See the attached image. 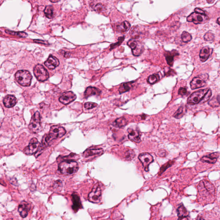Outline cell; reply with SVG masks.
I'll use <instances>...</instances> for the list:
<instances>
[{
	"instance_id": "cell-1",
	"label": "cell",
	"mask_w": 220,
	"mask_h": 220,
	"mask_svg": "<svg viewBox=\"0 0 220 220\" xmlns=\"http://www.w3.org/2000/svg\"><path fill=\"white\" fill-rule=\"evenodd\" d=\"M66 132L65 129L63 127L59 126L51 127L49 133L43 137L41 143L40 144L38 150L35 153V157H38L42 153L44 150L52 143L54 140L62 137L65 134Z\"/></svg>"
},
{
	"instance_id": "cell-2",
	"label": "cell",
	"mask_w": 220,
	"mask_h": 220,
	"mask_svg": "<svg viewBox=\"0 0 220 220\" xmlns=\"http://www.w3.org/2000/svg\"><path fill=\"white\" fill-rule=\"evenodd\" d=\"M198 189L200 197L206 199L208 202H210L215 195V190L214 185L206 180H202L200 182Z\"/></svg>"
},
{
	"instance_id": "cell-3",
	"label": "cell",
	"mask_w": 220,
	"mask_h": 220,
	"mask_svg": "<svg viewBox=\"0 0 220 220\" xmlns=\"http://www.w3.org/2000/svg\"><path fill=\"white\" fill-rule=\"evenodd\" d=\"M79 166L76 161L72 160H65L61 162L59 165V169L60 172L65 175H71L76 173L78 171Z\"/></svg>"
},
{
	"instance_id": "cell-4",
	"label": "cell",
	"mask_w": 220,
	"mask_h": 220,
	"mask_svg": "<svg viewBox=\"0 0 220 220\" xmlns=\"http://www.w3.org/2000/svg\"><path fill=\"white\" fill-rule=\"evenodd\" d=\"M15 78L22 86L28 87L31 84L32 76L29 71L19 70L15 74Z\"/></svg>"
},
{
	"instance_id": "cell-5",
	"label": "cell",
	"mask_w": 220,
	"mask_h": 220,
	"mask_svg": "<svg viewBox=\"0 0 220 220\" xmlns=\"http://www.w3.org/2000/svg\"><path fill=\"white\" fill-rule=\"evenodd\" d=\"M209 89L210 88H208L200 89L198 91L193 92L187 99V103L192 105L199 104L203 99L204 97Z\"/></svg>"
},
{
	"instance_id": "cell-6",
	"label": "cell",
	"mask_w": 220,
	"mask_h": 220,
	"mask_svg": "<svg viewBox=\"0 0 220 220\" xmlns=\"http://www.w3.org/2000/svg\"><path fill=\"white\" fill-rule=\"evenodd\" d=\"M29 129L33 133H38L41 131V116L39 112H37L32 116L29 125Z\"/></svg>"
},
{
	"instance_id": "cell-7",
	"label": "cell",
	"mask_w": 220,
	"mask_h": 220,
	"mask_svg": "<svg viewBox=\"0 0 220 220\" xmlns=\"http://www.w3.org/2000/svg\"><path fill=\"white\" fill-rule=\"evenodd\" d=\"M34 73L37 80L40 81H45L49 77V73L41 65L38 64L35 66L34 69Z\"/></svg>"
},
{
	"instance_id": "cell-8",
	"label": "cell",
	"mask_w": 220,
	"mask_h": 220,
	"mask_svg": "<svg viewBox=\"0 0 220 220\" xmlns=\"http://www.w3.org/2000/svg\"><path fill=\"white\" fill-rule=\"evenodd\" d=\"M102 198V190L99 184H96L94 186L92 191L88 195V200L92 203L100 202Z\"/></svg>"
},
{
	"instance_id": "cell-9",
	"label": "cell",
	"mask_w": 220,
	"mask_h": 220,
	"mask_svg": "<svg viewBox=\"0 0 220 220\" xmlns=\"http://www.w3.org/2000/svg\"><path fill=\"white\" fill-rule=\"evenodd\" d=\"M209 19L206 14H201L196 12L192 13L187 17V21L189 22H193L195 24L205 23Z\"/></svg>"
},
{
	"instance_id": "cell-10",
	"label": "cell",
	"mask_w": 220,
	"mask_h": 220,
	"mask_svg": "<svg viewBox=\"0 0 220 220\" xmlns=\"http://www.w3.org/2000/svg\"><path fill=\"white\" fill-rule=\"evenodd\" d=\"M40 144V143L38 142L37 139L35 138H32V139L30 140L29 145L24 150V153L27 155H32L35 154L38 150Z\"/></svg>"
},
{
	"instance_id": "cell-11",
	"label": "cell",
	"mask_w": 220,
	"mask_h": 220,
	"mask_svg": "<svg viewBox=\"0 0 220 220\" xmlns=\"http://www.w3.org/2000/svg\"><path fill=\"white\" fill-rule=\"evenodd\" d=\"M127 131L129 133L128 137L131 141L137 143H140L141 142V133L138 127H129Z\"/></svg>"
},
{
	"instance_id": "cell-12",
	"label": "cell",
	"mask_w": 220,
	"mask_h": 220,
	"mask_svg": "<svg viewBox=\"0 0 220 220\" xmlns=\"http://www.w3.org/2000/svg\"><path fill=\"white\" fill-rule=\"evenodd\" d=\"M139 159L143 165L145 171H149V166L154 161V158L151 154L148 153H144L140 154Z\"/></svg>"
},
{
	"instance_id": "cell-13",
	"label": "cell",
	"mask_w": 220,
	"mask_h": 220,
	"mask_svg": "<svg viewBox=\"0 0 220 220\" xmlns=\"http://www.w3.org/2000/svg\"><path fill=\"white\" fill-rule=\"evenodd\" d=\"M76 95L72 91L66 92L59 98V102L65 105L69 104L76 100Z\"/></svg>"
},
{
	"instance_id": "cell-14",
	"label": "cell",
	"mask_w": 220,
	"mask_h": 220,
	"mask_svg": "<svg viewBox=\"0 0 220 220\" xmlns=\"http://www.w3.org/2000/svg\"><path fill=\"white\" fill-rule=\"evenodd\" d=\"M31 208V205L30 203L25 201L21 202L18 207V211L20 216L22 218L26 217Z\"/></svg>"
},
{
	"instance_id": "cell-15",
	"label": "cell",
	"mask_w": 220,
	"mask_h": 220,
	"mask_svg": "<svg viewBox=\"0 0 220 220\" xmlns=\"http://www.w3.org/2000/svg\"><path fill=\"white\" fill-rule=\"evenodd\" d=\"M213 49L208 46L203 47L199 53V58L202 62H205L210 58L213 53Z\"/></svg>"
},
{
	"instance_id": "cell-16",
	"label": "cell",
	"mask_w": 220,
	"mask_h": 220,
	"mask_svg": "<svg viewBox=\"0 0 220 220\" xmlns=\"http://www.w3.org/2000/svg\"><path fill=\"white\" fill-rule=\"evenodd\" d=\"M206 82L202 77H195L193 79L190 83L191 89H195L205 87Z\"/></svg>"
},
{
	"instance_id": "cell-17",
	"label": "cell",
	"mask_w": 220,
	"mask_h": 220,
	"mask_svg": "<svg viewBox=\"0 0 220 220\" xmlns=\"http://www.w3.org/2000/svg\"><path fill=\"white\" fill-rule=\"evenodd\" d=\"M45 65L49 69H54L59 65V59L52 55H49L47 61H45Z\"/></svg>"
},
{
	"instance_id": "cell-18",
	"label": "cell",
	"mask_w": 220,
	"mask_h": 220,
	"mask_svg": "<svg viewBox=\"0 0 220 220\" xmlns=\"http://www.w3.org/2000/svg\"><path fill=\"white\" fill-rule=\"evenodd\" d=\"M219 156V152L213 153L207 156H204L201 158V160L203 162L210 164H214L217 161Z\"/></svg>"
},
{
	"instance_id": "cell-19",
	"label": "cell",
	"mask_w": 220,
	"mask_h": 220,
	"mask_svg": "<svg viewBox=\"0 0 220 220\" xmlns=\"http://www.w3.org/2000/svg\"><path fill=\"white\" fill-rule=\"evenodd\" d=\"M104 152V151L102 148L88 149L83 153V156L84 157H89L93 156H100Z\"/></svg>"
},
{
	"instance_id": "cell-20",
	"label": "cell",
	"mask_w": 220,
	"mask_h": 220,
	"mask_svg": "<svg viewBox=\"0 0 220 220\" xmlns=\"http://www.w3.org/2000/svg\"><path fill=\"white\" fill-rule=\"evenodd\" d=\"M164 55L167 64L170 66H172L174 61L175 57L179 56V53L177 50L174 49L171 51L165 52Z\"/></svg>"
},
{
	"instance_id": "cell-21",
	"label": "cell",
	"mask_w": 220,
	"mask_h": 220,
	"mask_svg": "<svg viewBox=\"0 0 220 220\" xmlns=\"http://www.w3.org/2000/svg\"><path fill=\"white\" fill-rule=\"evenodd\" d=\"M17 100L14 96L13 95H8L4 98L3 102L4 106L8 108L13 107L17 104Z\"/></svg>"
},
{
	"instance_id": "cell-22",
	"label": "cell",
	"mask_w": 220,
	"mask_h": 220,
	"mask_svg": "<svg viewBox=\"0 0 220 220\" xmlns=\"http://www.w3.org/2000/svg\"><path fill=\"white\" fill-rule=\"evenodd\" d=\"M101 92V90L98 88L94 87H88L85 92L84 97L85 98H87L92 96L100 95Z\"/></svg>"
},
{
	"instance_id": "cell-23",
	"label": "cell",
	"mask_w": 220,
	"mask_h": 220,
	"mask_svg": "<svg viewBox=\"0 0 220 220\" xmlns=\"http://www.w3.org/2000/svg\"><path fill=\"white\" fill-rule=\"evenodd\" d=\"M131 25L128 22L125 21L116 27V31L120 33H125L130 29Z\"/></svg>"
},
{
	"instance_id": "cell-24",
	"label": "cell",
	"mask_w": 220,
	"mask_h": 220,
	"mask_svg": "<svg viewBox=\"0 0 220 220\" xmlns=\"http://www.w3.org/2000/svg\"><path fill=\"white\" fill-rule=\"evenodd\" d=\"M178 216L179 219L187 217L189 216V212L183 204H181L177 210Z\"/></svg>"
},
{
	"instance_id": "cell-25",
	"label": "cell",
	"mask_w": 220,
	"mask_h": 220,
	"mask_svg": "<svg viewBox=\"0 0 220 220\" xmlns=\"http://www.w3.org/2000/svg\"><path fill=\"white\" fill-rule=\"evenodd\" d=\"M72 202H73V206L72 208L74 211H77L81 207L82 205L81 203L80 199L78 195L74 194L72 195Z\"/></svg>"
},
{
	"instance_id": "cell-26",
	"label": "cell",
	"mask_w": 220,
	"mask_h": 220,
	"mask_svg": "<svg viewBox=\"0 0 220 220\" xmlns=\"http://www.w3.org/2000/svg\"><path fill=\"white\" fill-rule=\"evenodd\" d=\"M127 121L124 117H120V118L117 119L113 123L112 125L114 127H117V128H122V127H125L127 125Z\"/></svg>"
},
{
	"instance_id": "cell-27",
	"label": "cell",
	"mask_w": 220,
	"mask_h": 220,
	"mask_svg": "<svg viewBox=\"0 0 220 220\" xmlns=\"http://www.w3.org/2000/svg\"><path fill=\"white\" fill-rule=\"evenodd\" d=\"M133 83L134 82H131L125 83L121 84L119 89L120 93H124L130 90Z\"/></svg>"
},
{
	"instance_id": "cell-28",
	"label": "cell",
	"mask_w": 220,
	"mask_h": 220,
	"mask_svg": "<svg viewBox=\"0 0 220 220\" xmlns=\"http://www.w3.org/2000/svg\"><path fill=\"white\" fill-rule=\"evenodd\" d=\"M144 48L143 45L139 42L136 48L132 50V54L135 57H139L140 55L142 54L143 52L144 51Z\"/></svg>"
},
{
	"instance_id": "cell-29",
	"label": "cell",
	"mask_w": 220,
	"mask_h": 220,
	"mask_svg": "<svg viewBox=\"0 0 220 220\" xmlns=\"http://www.w3.org/2000/svg\"><path fill=\"white\" fill-rule=\"evenodd\" d=\"M161 78V76L160 74L157 73L150 75L147 78V81L151 84H154L160 80Z\"/></svg>"
},
{
	"instance_id": "cell-30",
	"label": "cell",
	"mask_w": 220,
	"mask_h": 220,
	"mask_svg": "<svg viewBox=\"0 0 220 220\" xmlns=\"http://www.w3.org/2000/svg\"><path fill=\"white\" fill-rule=\"evenodd\" d=\"M44 13L46 17L49 19H52L54 17V9L51 5L47 6L45 7Z\"/></svg>"
},
{
	"instance_id": "cell-31",
	"label": "cell",
	"mask_w": 220,
	"mask_h": 220,
	"mask_svg": "<svg viewBox=\"0 0 220 220\" xmlns=\"http://www.w3.org/2000/svg\"><path fill=\"white\" fill-rule=\"evenodd\" d=\"M186 112V108L183 105H182L179 108L177 111L174 114L173 116L176 119H180L184 116Z\"/></svg>"
},
{
	"instance_id": "cell-32",
	"label": "cell",
	"mask_w": 220,
	"mask_h": 220,
	"mask_svg": "<svg viewBox=\"0 0 220 220\" xmlns=\"http://www.w3.org/2000/svg\"><path fill=\"white\" fill-rule=\"evenodd\" d=\"M130 36L132 39H137L140 37V31L139 28L133 26L130 32Z\"/></svg>"
},
{
	"instance_id": "cell-33",
	"label": "cell",
	"mask_w": 220,
	"mask_h": 220,
	"mask_svg": "<svg viewBox=\"0 0 220 220\" xmlns=\"http://www.w3.org/2000/svg\"><path fill=\"white\" fill-rule=\"evenodd\" d=\"M208 104L212 108L218 107L220 106L219 95L214 97L208 102Z\"/></svg>"
},
{
	"instance_id": "cell-34",
	"label": "cell",
	"mask_w": 220,
	"mask_h": 220,
	"mask_svg": "<svg viewBox=\"0 0 220 220\" xmlns=\"http://www.w3.org/2000/svg\"><path fill=\"white\" fill-rule=\"evenodd\" d=\"M5 32L7 34H10V35H14V36H17L19 37H26L28 36L27 34L25 32H15L14 31H10V30H6Z\"/></svg>"
},
{
	"instance_id": "cell-35",
	"label": "cell",
	"mask_w": 220,
	"mask_h": 220,
	"mask_svg": "<svg viewBox=\"0 0 220 220\" xmlns=\"http://www.w3.org/2000/svg\"><path fill=\"white\" fill-rule=\"evenodd\" d=\"M181 37H182V41L184 43H188L192 39L191 34L186 31H184L182 32Z\"/></svg>"
},
{
	"instance_id": "cell-36",
	"label": "cell",
	"mask_w": 220,
	"mask_h": 220,
	"mask_svg": "<svg viewBox=\"0 0 220 220\" xmlns=\"http://www.w3.org/2000/svg\"><path fill=\"white\" fill-rule=\"evenodd\" d=\"M135 157V153L133 151L129 150L125 153V159L128 161H130Z\"/></svg>"
},
{
	"instance_id": "cell-37",
	"label": "cell",
	"mask_w": 220,
	"mask_h": 220,
	"mask_svg": "<svg viewBox=\"0 0 220 220\" xmlns=\"http://www.w3.org/2000/svg\"><path fill=\"white\" fill-rule=\"evenodd\" d=\"M174 163V161L170 160V161H168L167 163L164 164L163 166L161 167V168H160V171H159V175H160L162 174L163 172H164V171L167 170V168L171 167Z\"/></svg>"
},
{
	"instance_id": "cell-38",
	"label": "cell",
	"mask_w": 220,
	"mask_h": 220,
	"mask_svg": "<svg viewBox=\"0 0 220 220\" xmlns=\"http://www.w3.org/2000/svg\"><path fill=\"white\" fill-rule=\"evenodd\" d=\"M212 95V92L211 89H210L209 90L206 94L204 97L203 99L202 100L201 102H200V104H203V103H205V102H207L210 100V98H211V96Z\"/></svg>"
},
{
	"instance_id": "cell-39",
	"label": "cell",
	"mask_w": 220,
	"mask_h": 220,
	"mask_svg": "<svg viewBox=\"0 0 220 220\" xmlns=\"http://www.w3.org/2000/svg\"><path fill=\"white\" fill-rule=\"evenodd\" d=\"M105 7L101 3H99L95 6L94 10L99 13L103 12L105 10Z\"/></svg>"
},
{
	"instance_id": "cell-40",
	"label": "cell",
	"mask_w": 220,
	"mask_h": 220,
	"mask_svg": "<svg viewBox=\"0 0 220 220\" xmlns=\"http://www.w3.org/2000/svg\"><path fill=\"white\" fill-rule=\"evenodd\" d=\"M139 41L135 40L134 39H131L129 41L127 42V45L129 46V47L131 48L132 50H133L136 47Z\"/></svg>"
},
{
	"instance_id": "cell-41",
	"label": "cell",
	"mask_w": 220,
	"mask_h": 220,
	"mask_svg": "<svg viewBox=\"0 0 220 220\" xmlns=\"http://www.w3.org/2000/svg\"><path fill=\"white\" fill-rule=\"evenodd\" d=\"M204 38L205 40L207 41H213L214 38V34L211 32H207L204 36Z\"/></svg>"
},
{
	"instance_id": "cell-42",
	"label": "cell",
	"mask_w": 220,
	"mask_h": 220,
	"mask_svg": "<svg viewBox=\"0 0 220 220\" xmlns=\"http://www.w3.org/2000/svg\"><path fill=\"white\" fill-rule=\"evenodd\" d=\"M97 104L96 103L88 102H86L84 104V107L85 108L87 109H91L94 108L97 106Z\"/></svg>"
},
{
	"instance_id": "cell-43",
	"label": "cell",
	"mask_w": 220,
	"mask_h": 220,
	"mask_svg": "<svg viewBox=\"0 0 220 220\" xmlns=\"http://www.w3.org/2000/svg\"><path fill=\"white\" fill-rule=\"evenodd\" d=\"M124 37H119L118 39V41L117 43H115V44H113L111 45V50L114 49L115 47H117V46H119L121 45L122 43L123 42V41L124 40Z\"/></svg>"
},
{
	"instance_id": "cell-44",
	"label": "cell",
	"mask_w": 220,
	"mask_h": 220,
	"mask_svg": "<svg viewBox=\"0 0 220 220\" xmlns=\"http://www.w3.org/2000/svg\"><path fill=\"white\" fill-rule=\"evenodd\" d=\"M187 89L185 87H180L179 90V94L180 95L184 96L187 95Z\"/></svg>"
},
{
	"instance_id": "cell-45",
	"label": "cell",
	"mask_w": 220,
	"mask_h": 220,
	"mask_svg": "<svg viewBox=\"0 0 220 220\" xmlns=\"http://www.w3.org/2000/svg\"><path fill=\"white\" fill-rule=\"evenodd\" d=\"M167 69L168 70L165 69L164 71L165 75H166V76H170V75H172V74H175V73H173V72H174L173 70H171V69H169V68H167Z\"/></svg>"
},
{
	"instance_id": "cell-46",
	"label": "cell",
	"mask_w": 220,
	"mask_h": 220,
	"mask_svg": "<svg viewBox=\"0 0 220 220\" xmlns=\"http://www.w3.org/2000/svg\"><path fill=\"white\" fill-rule=\"evenodd\" d=\"M34 42L38 43V44H43V45H48V43L46 41L41 40H34Z\"/></svg>"
},
{
	"instance_id": "cell-47",
	"label": "cell",
	"mask_w": 220,
	"mask_h": 220,
	"mask_svg": "<svg viewBox=\"0 0 220 220\" xmlns=\"http://www.w3.org/2000/svg\"><path fill=\"white\" fill-rule=\"evenodd\" d=\"M195 12L198 13V14H206L205 12L200 8H197L195 9Z\"/></svg>"
},
{
	"instance_id": "cell-48",
	"label": "cell",
	"mask_w": 220,
	"mask_h": 220,
	"mask_svg": "<svg viewBox=\"0 0 220 220\" xmlns=\"http://www.w3.org/2000/svg\"><path fill=\"white\" fill-rule=\"evenodd\" d=\"M166 151L165 150H161L159 151V153H158V155L159 156L161 157H164L166 156Z\"/></svg>"
},
{
	"instance_id": "cell-49",
	"label": "cell",
	"mask_w": 220,
	"mask_h": 220,
	"mask_svg": "<svg viewBox=\"0 0 220 220\" xmlns=\"http://www.w3.org/2000/svg\"><path fill=\"white\" fill-rule=\"evenodd\" d=\"M215 0H206L207 2H208L209 4H213Z\"/></svg>"
},
{
	"instance_id": "cell-50",
	"label": "cell",
	"mask_w": 220,
	"mask_h": 220,
	"mask_svg": "<svg viewBox=\"0 0 220 220\" xmlns=\"http://www.w3.org/2000/svg\"><path fill=\"white\" fill-rule=\"evenodd\" d=\"M70 53H69L66 52L65 53V57H70Z\"/></svg>"
},
{
	"instance_id": "cell-51",
	"label": "cell",
	"mask_w": 220,
	"mask_h": 220,
	"mask_svg": "<svg viewBox=\"0 0 220 220\" xmlns=\"http://www.w3.org/2000/svg\"><path fill=\"white\" fill-rule=\"evenodd\" d=\"M52 3H57V2H59L60 0H49Z\"/></svg>"
},
{
	"instance_id": "cell-52",
	"label": "cell",
	"mask_w": 220,
	"mask_h": 220,
	"mask_svg": "<svg viewBox=\"0 0 220 220\" xmlns=\"http://www.w3.org/2000/svg\"><path fill=\"white\" fill-rule=\"evenodd\" d=\"M220 18L219 17L218 18V19L217 20L216 22H217L218 24V25H220Z\"/></svg>"
}]
</instances>
